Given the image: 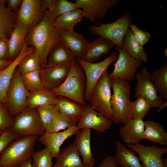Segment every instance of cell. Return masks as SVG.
<instances>
[{"label": "cell", "mask_w": 167, "mask_h": 167, "mask_svg": "<svg viewBox=\"0 0 167 167\" xmlns=\"http://www.w3.org/2000/svg\"><path fill=\"white\" fill-rule=\"evenodd\" d=\"M61 42V36L55 27L50 12H44L42 20L30 27L25 42L34 47L40 57L41 69L47 65L48 55L52 48Z\"/></svg>", "instance_id": "cell-1"}, {"label": "cell", "mask_w": 167, "mask_h": 167, "mask_svg": "<svg viewBox=\"0 0 167 167\" xmlns=\"http://www.w3.org/2000/svg\"><path fill=\"white\" fill-rule=\"evenodd\" d=\"M38 135L19 137L11 142L0 155V167H18L32 157Z\"/></svg>", "instance_id": "cell-2"}, {"label": "cell", "mask_w": 167, "mask_h": 167, "mask_svg": "<svg viewBox=\"0 0 167 167\" xmlns=\"http://www.w3.org/2000/svg\"><path fill=\"white\" fill-rule=\"evenodd\" d=\"M86 87L85 74L75 59L65 81L59 86L50 91L57 96L67 97L85 107L87 105L84 100Z\"/></svg>", "instance_id": "cell-3"}, {"label": "cell", "mask_w": 167, "mask_h": 167, "mask_svg": "<svg viewBox=\"0 0 167 167\" xmlns=\"http://www.w3.org/2000/svg\"><path fill=\"white\" fill-rule=\"evenodd\" d=\"M113 92L111 96L112 122L124 124L132 118L130 113V87L128 82L120 78L111 79Z\"/></svg>", "instance_id": "cell-4"}, {"label": "cell", "mask_w": 167, "mask_h": 167, "mask_svg": "<svg viewBox=\"0 0 167 167\" xmlns=\"http://www.w3.org/2000/svg\"><path fill=\"white\" fill-rule=\"evenodd\" d=\"M133 18L129 11L123 14L115 21L109 24H102L96 22L99 26L91 25L88 31L91 34L106 38L113 43L116 47L123 46V41Z\"/></svg>", "instance_id": "cell-5"}, {"label": "cell", "mask_w": 167, "mask_h": 167, "mask_svg": "<svg viewBox=\"0 0 167 167\" xmlns=\"http://www.w3.org/2000/svg\"><path fill=\"white\" fill-rule=\"evenodd\" d=\"M111 88V79L106 70L96 82L89 100L92 108L110 119L112 117Z\"/></svg>", "instance_id": "cell-6"}, {"label": "cell", "mask_w": 167, "mask_h": 167, "mask_svg": "<svg viewBox=\"0 0 167 167\" xmlns=\"http://www.w3.org/2000/svg\"><path fill=\"white\" fill-rule=\"evenodd\" d=\"M30 92L22 81L17 68L15 71L8 87L6 105L12 116H15L26 108Z\"/></svg>", "instance_id": "cell-7"}, {"label": "cell", "mask_w": 167, "mask_h": 167, "mask_svg": "<svg viewBox=\"0 0 167 167\" xmlns=\"http://www.w3.org/2000/svg\"><path fill=\"white\" fill-rule=\"evenodd\" d=\"M19 137L28 135L41 136L45 130L36 108L25 109L13 118L11 127Z\"/></svg>", "instance_id": "cell-8"}, {"label": "cell", "mask_w": 167, "mask_h": 167, "mask_svg": "<svg viewBox=\"0 0 167 167\" xmlns=\"http://www.w3.org/2000/svg\"><path fill=\"white\" fill-rule=\"evenodd\" d=\"M118 57L117 52L114 51L102 61L95 63L87 62L76 58L78 62L84 71L86 78V87L84 95L86 102H89L91 95L98 80L109 65L117 61Z\"/></svg>", "instance_id": "cell-9"}, {"label": "cell", "mask_w": 167, "mask_h": 167, "mask_svg": "<svg viewBox=\"0 0 167 167\" xmlns=\"http://www.w3.org/2000/svg\"><path fill=\"white\" fill-rule=\"evenodd\" d=\"M115 48L119 52L118 57L114 64L113 71L109 74V78H120L128 82L133 80L135 78L136 70L142 65V62L130 56L123 45L121 48L116 47Z\"/></svg>", "instance_id": "cell-10"}, {"label": "cell", "mask_w": 167, "mask_h": 167, "mask_svg": "<svg viewBox=\"0 0 167 167\" xmlns=\"http://www.w3.org/2000/svg\"><path fill=\"white\" fill-rule=\"evenodd\" d=\"M136 73L135 78L137 81L134 96L135 97L142 96L149 102L152 107L159 108L165 101L157 95L148 69L144 68L139 72Z\"/></svg>", "instance_id": "cell-11"}, {"label": "cell", "mask_w": 167, "mask_h": 167, "mask_svg": "<svg viewBox=\"0 0 167 167\" xmlns=\"http://www.w3.org/2000/svg\"><path fill=\"white\" fill-rule=\"evenodd\" d=\"M112 122L111 119L92 108L89 103L85 107L76 126L79 130L92 128L102 133H105L111 127Z\"/></svg>", "instance_id": "cell-12"}, {"label": "cell", "mask_w": 167, "mask_h": 167, "mask_svg": "<svg viewBox=\"0 0 167 167\" xmlns=\"http://www.w3.org/2000/svg\"><path fill=\"white\" fill-rule=\"evenodd\" d=\"M127 147L137 152L143 167H165L162 157L167 152V147L160 148L155 145H144L139 143L127 144Z\"/></svg>", "instance_id": "cell-13"}, {"label": "cell", "mask_w": 167, "mask_h": 167, "mask_svg": "<svg viewBox=\"0 0 167 167\" xmlns=\"http://www.w3.org/2000/svg\"><path fill=\"white\" fill-rule=\"evenodd\" d=\"M78 8H82L83 17L90 21L96 22V19L103 18L108 10L120 0H76Z\"/></svg>", "instance_id": "cell-14"}, {"label": "cell", "mask_w": 167, "mask_h": 167, "mask_svg": "<svg viewBox=\"0 0 167 167\" xmlns=\"http://www.w3.org/2000/svg\"><path fill=\"white\" fill-rule=\"evenodd\" d=\"M41 0H23L16 15L17 22L29 28L39 23L43 19L44 12L41 9Z\"/></svg>", "instance_id": "cell-15"}, {"label": "cell", "mask_w": 167, "mask_h": 167, "mask_svg": "<svg viewBox=\"0 0 167 167\" xmlns=\"http://www.w3.org/2000/svg\"><path fill=\"white\" fill-rule=\"evenodd\" d=\"M79 130L76 125L61 132L50 133L45 131L39 138V140L47 148L53 158H56L63 143L68 138L76 135Z\"/></svg>", "instance_id": "cell-16"}, {"label": "cell", "mask_w": 167, "mask_h": 167, "mask_svg": "<svg viewBox=\"0 0 167 167\" xmlns=\"http://www.w3.org/2000/svg\"><path fill=\"white\" fill-rule=\"evenodd\" d=\"M28 45L25 43L17 57L9 65L0 71V101L6 105L7 89L15 70L23 58L35 49Z\"/></svg>", "instance_id": "cell-17"}, {"label": "cell", "mask_w": 167, "mask_h": 167, "mask_svg": "<svg viewBox=\"0 0 167 167\" xmlns=\"http://www.w3.org/2000/svg\"><path fill=\"white\" fill-rule=\"evenodd\" d=\"M71 65L48 66L41 70L44 88L51 90L61 85L70 72Z\"/></svg>", "instance_id": "cell-18"}, {"label": "cell", "mask_w": 167, "mask_h": 167, "mask_svg": "<svg viewBox=\"0 0 167 167\" xmlns=\"http://www.w3.org/2000/svg\"><path fill=\"white\" fill-rule=\"evenodd\" d=\"M144 130L143 119L132 118L119 128V133L123 141L127 144L135 145L144 139Z\"/></svg>", "instance_id": "cell-19"}, {"label": "cell", "mask_w": 167, "mask_h": 167, "mask_svg": "<svg viewBox=\"0 0 167 167\" xmlns=\"http://www.w3.org/2000/svg\"><path fill=\"white\" fill-rule=\"evenodd\" d=\"M91 134L90 129L79 130L76 134L73 143L83 158L84 165L86 167H93L95 165L94 155L91 150Z\"/></svg>", "instance_id": "cell-20"}, {"label": "cell", "mask_w": 167, "mask_h": 167, "mask_svg": "<svg viewBox=\"0 0 167 167\" xmlns=\"http://www.w3.org/2000/svg\"><path fill=\"white\" fill-rule=\"evenodd\" d=\"M29 27L20 22H17L7 41L9 60L13 61L19 54L25 44Z\"/></svg>", "instance_id": "cell-21"}, {"label": "cell", "mask_w": 167, "mask_h": 167, "mask_svg": "<svg viewBox=\"0 0 167 167\" xmlns=\"http://www.w3.org/2000/svg\"><path fill=\"white\" fill-rule=\"evenodd\" d=\"M58 31L61 35V42L69 49L75 56L81 58L91 43L79 32Z\"/></svg>", "instance_id": "cell-22"}, {"label": "cell", "mask_w": 167, "mask_h": 167, "mask_svg": "<svg viewBox=\"0 0 167 167\" xmlns=\"http://www.w3.org/2000/svg\"><path fill=\"white\" fill-rule=\"evenodd\" d=\"M75 57L69 49L60 42L54 46L50 51L48 57L46 66L71 65Z\"/></svg>", "instance_id": "cell-23"}, {"label": "cell", "mask_w": 167, "mask_h": 167, "mask_svg": "<svg viewBox=\"0 0 167 167\" xmlns=\"http://www.w3.org/2000/svg\"><path fill=\"white\" fill-rule=\"evenodd\" d=\"M115 45L109 40L100 37L90 43L80 59L87 62L93 63L103 57Z\"/></svg>", "instance_id": "cell-24"}, {"label": "cell", "mask_w": 167, "mask_h": 167, "mask_svg": "<svg viewBox=\"0 0 167 167\" xmlns=\"http://www.w3.org/2000/svg\"><path fill=\"white\" fill-rule=\"evenodd\" d=\"M79 156L75 144L71 143L60 152L52 167H86Z\"/></svg>", "instance_id": "cell-25"}, {"label": "cell", "mask_w": 167, "mask_h": 167, "mask_svg": "<svg viewBox=\"0 0 167 167\" xmlns=\"http://www.w3.org/2000/svg\"><path fill=\"white\" fill-rule=\"evenodd\" d=\"M7 0H0V38L8 41L17 23L16 16L6 6Z\"/></svg>", "instance_id": "cell-26"}, {"label": "cell", "mask_w": 167, "mask_h": 167, "mask_svg": "<svg viewBox=\"0 0 167 167\" xmlns=\"http://www.w3.org/2000/svg\"><path fill=\"white\" fill-rule=\"evenodd\" d=\"M56 105L60 112L75 122L79 121L85 108L75 101L62 96H58Z\"/></svg>", "instance_id": "cell-27"}, {"label": "cell", "mask_w": 167, "mask_h": 167, "mask_svg": "<svg viewBox=\"0 0 167 167\" xmlns=\"http://www.w3.org/2000/svg\"><path fill=\"white\" fill-rule=\"evenodd\" d=\"M116 143L114 158L118 165L122 167H143L134 151L120 142H117Z\"/></svg>", "instance_id": "cell-28"}, {"label": "cell", "mask_w": 167, "mask_h": 167, "mask_svg": "<svg viewBox=\"0 0 167 167\" xmlns=\"http://www.w3.org/2000/svg\"><path fill=\"white\" fill-rule=\"evenodd\" d=\"M143 138L164 146L167 145V133L160 124L147 120L144 121Z\"/></svg>", "instance_id": "cell-29"}, {"label": "cell", "mask_w": 167, "mask_h": 167, "mask_svg": "<svg viewBox=\"0 0 167 167\" xmlns=\"http://www.w3.org/2000/svg\"><path fill=\"white\" fill-rule=\"evenodd\" d=\"M83 17L82 9H78L66 13L54 19V25L58 30H65L73 32L75 26L82 21Z\"/></svg>", "instance_id": "cell-30"}, {"label": "cell", "mask_w": 167, "mask_h": 167, "mask_svg": "<svg viewBox=\"0 0 167 167\" xmlns=\"http://www.w3.org/2000/svg\"><path fill=\"white\" fill-rule=\"evenodd\" d=\"M123 44L126 52L130 56L137 61L147 63L148 58L143 47L138 43L129 28L124 37Z\"/></svg>", "instance_id": "cell-31"}, {"label": "cell", "mask_w": 167, "mask_h": 167, "mask_svg": "<svg viewBox=\"0 0 167 167\" xmlns=\"http://www.w3.org/2000/svg\"><path fill=\"white\" fill-rule=\"evenodd\" d=\"M57 97L52 91L45 89L39 92H30L26 108L35 109L46 105H56Z\"/></svg>", "instance_id": "cell-32"}, {"label": "cell", "mask_w": 167, "mask_h": 167, "mask_svg": "<svg viewBox=\"0 0 167 167\" xmlns=\"http://www.w3.org/2000/svg\"><path fill=\"white\" fill-rule=\"evenodd\" d=\"M152 84L162 98L167 99V62L151 74Z\"/></svg>", "instance_id": "cell-33"}, {"label": "cell", "mask_w": 167, "mask_h": 167, "mask_svg": "<svg viewBox=\"0 0 167 167\" xmlns=\"http://www.w3.org/2000/svg\"><path fill=\"white\" fill-rule=\"evenodd\" d=\"M23 83L31 93L39 92L44 88L41 75V70H37L21 75Z\"/></svg>", "instance_id": "cell-34"}, {"label": "cell", "mask_w": 167, "mask_h": 167, "mask_svg": "<svg viewBox=\"0 0 167 167\" xmlns=\"http://www.w3.org/2000/svg\"><path fill=\"white\" fill-rule=\"evenodd\" d=\"M21 75L41 69L40 56L35 49L20 62L17 67Z\"/></svg>", "instance_id": "cell-35"}, {"label": "cell", "mask_w": 167, "mask_h": 167, "mask_svg": "<svg viewBox=\"0 0 167 167\" xmlns=\"http://www.w3.org/2000/svg\"><path fill=\"white\" fill-rule=\"evenodd\" d=\"M75 125H76L75 122L59 111L46 127L45 131L50 133L58 132Z\"/></svg>", "instance_id": "cell-36"}, {"label": "cell", "mask_w": 167, "mask_h": 167, "mask_svg": "<svg viewBox=\"0 0 167 167\" xmlns=\"http://www.w3.org/2000/svg\"><path fill=\"white\" fill-rule=\"evenodd\" d=\"M134 101H131L130 110L132 118L143 119L148 113L151 105L143 97L139 96Z\"/></svg>", "instance_id": "cell-37"}, {"label": "cell", "mask_w": 167, "mask_h": 167, "mask_svg": "<svg viewBox=\"0 0 167 167\" xmlns=\"http://www.w3.org/2000/svg\"><path fill=\"white\" fill-rule=\"evenodd\" d=\"M33 167H52V157L47 148L34 152L32 155Z\"/></svg>", "instance_id": "cell-38"}, {"label": "cell", "mask_w": 167, "mask_h": 167, "mask_svg": "<svg viewBox=\"0 0 167 167\" xmlns=\"http://www.w3.org/2000/svg\"><path fill=\"white\" fill-rule=\"evenodd\" d=\"M45 130L59 111L56 105H46L36 108Z\"/></svg>", "instance_id": "cell-39"}, {"label": "cell", "mask_w": 167, "mask_h": 167, "mask_svg": "<svg viewBox=\"0 0 167 167\" xmlns=\"http://www.w3.org/2000/svg\"><path fill=\"white\" fill-rule=\"evenodd\" d=\"M78 9L75 3L67 0H55V8L51 14L54 19L61 15Z\"/></svg>", "instance_id": "cell-40"}, {"label": "cell", "mask_w": 167, "mask_h": 167, "mask_svg": "<svg viewBox=\"0 0 167 167\" xmlns=\"http://www.w3.org/2000/svg\"><path fill=\"white\" fill-rule=\"evenodd\" d=\"M13 118L6 105L0 101V131L3 132L11 128Z\"/></svg>", "instance_id": "cell-41"}, {"label": "cell", "mask_w": 167, "mask_h": 167, "mask_svg": "<svg viewBox=\"0 0 167 167\" xmlns=\"http://www.w3.org/2000/svg\"><path fill=\"white\" fill-rule=\"evenodd\" d=\"M129 28L135 39L141 46L143 47L151 37L149 33L140 29L135 25L131 24Z\"/></svg>", "instance_id": "cell-42"}, {"label": "cell", "mask_w": 167, "mask_h": 167, "mask_svg": "<svg viewBox=\"0 0 167 167\" xmlns=\"http://www.w3.org/2000/svg\"><path fill=\"white\" fill-rule=\"evenodd\" d=\"M19 137L11 128L3 131L0 135V155L11 142Z\"/></svg>", "instance_id": "cell-43"}, {"label": "cell", "mask_w": 167, "mask_h": 167, "mask_svg": "<svg viewBox=\"0 0 167 167\" xmlns=\"http://www.w3.org/2000/svg\"><path fill=\"white\" fill-rule=\"evenodd\" d=\"M0 59L9 60L7 41L0 38Z\"/></svg>", "instance_id": "cell-44"}, {"label": "cell", "mask_w": 167, "mask_h": 167, "mask_svg": "<svg viewBox=\"0 0 167 167\" xmlns=\"http://www.w3.org/2000/svg\"><path fill=\"white\" fill-rule=\"evenodd\" d=\"M114 157L108 156L100 162L98 167H118Z\"/></svg>", "instance_id": "cell-45"}, {"label": "cell", "mask_w": 167, "mask_h": 167, "mask_svg": "<svg viewBox=\"0 0 167 167\" xmlns=\"http://www.w3.org/2000/svg\"><path fill=\"white\" fill-rule=\"evenodd\" d=\"M55 4V0H43L41 3V9L42 11L45 12L46 9L48 8L50 13L54 10Z\"/></svg>", "instance_id": "cell-46"}, {"label": "cell", "mask_w": 167, "mask_h": 167, "mask_svg": "<svg viewBox=\"0 0 167 167\" xmlns=\"http://www.w3.org/2000/svg\"><path fill=\"white\" fill-rule=\"evenodd\" d=\"M23 0H7V7L13 12L20 7Z\"/></svg>", "instance_id": "cell-47"}, {"label": "cell", "mask_w": 167, "mask_h": 167, "mask_svg": "<svg viewBox=\"0 0 167 167\" xmlns=\"http://www.w3.org/2000/svg\"><path fill=\"white\" fill-rule=\"evenodd\" d=\"M12 62L10 60H3L0 59V71L6 67Z\"/></svg>", "instance_id": "cell-48"}, {"label": "cell", "mask_w": 167, "mask_h": 167, "mask_svg": "<svg viewBox=\"0 0 167 167\" xmlns=\"http://www.w3.org/2000/svg\"><path fill=\"white\" fill-rule=\"evenodd\" d=\"M32 159L23 162L18 167H33L31 164Z\"/></svg>", "instance_id": "cell-49"}, {"label": "cell", "mask_w": 167, "mask_h": 167, "mask_svg": "<svg viewBox=\"0 0 167 167\" xmlns=\"http://www.w3.org/2000/svg\"><path fill=\"white\" fill-rule=\"evenodd\" d=\"M167 106V101L164 102L162 104L159 108V109L157 111L156 113H158L160 112L165 107H166Z\"/></svg>", "instance_id": "cell-50"}, {"label": "cell", "mask_w": 167, "mask_h": 167, "mask_svg": "<svg viewBox=\"0 0 167 167\" xmlns=\"http://www.w3.org/2000/svg\"><path fill=\"white\" fill-rule=\"evenodd\" d=\"M167 48H166L164 52L165 55L166 57H167Z\"/></svg>", "instance_id": "cell-51"}, {"label": "cell", "mask_w": 167, "mask_h": 167, "mask_svg": "<svg viewBox=\"0 0 167 167\" xmlns=\"http://www.w3.org/2000/svg\"><path fill=\"white\" fill-rule=\"evenodd\" d=\"M3 131H0V135L2 133Z\"/></svg>", "instance_id": "cell-52"}]
</instances>
